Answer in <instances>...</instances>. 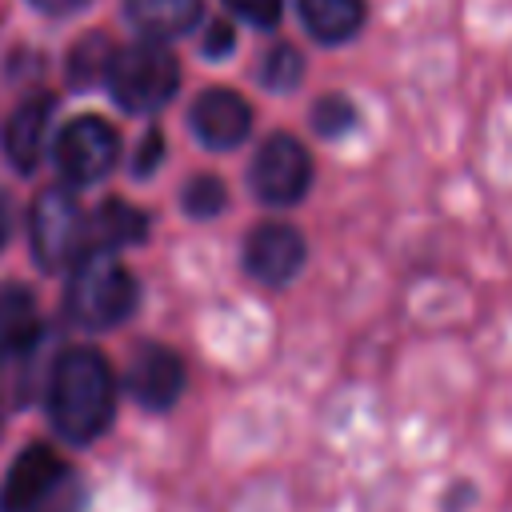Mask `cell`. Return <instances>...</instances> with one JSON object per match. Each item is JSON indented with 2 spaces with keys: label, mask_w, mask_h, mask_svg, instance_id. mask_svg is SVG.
Segmentation results:
<instances>
[{
  "label": "cell",
  "mask_w": 512,
  "mask_h": 512,
  "mask_svg": "<svg viewBox=\"0 0 512 512\" xmlns=\"http://www.w3.org/2000/svg\"><path fill=\"white\" fill-rule=\"evenodd\" d=\"M112 100L124 112H156L164 108L180 88V64L164 44H128L116 48V60L108 68Z\"/></svg>",
  "instance_id": "cell-3"
},
{
  "label": "cell",
  "mask_w": 512,
  "mask_h": 512,
  "mask_svg": "<svg viewBox=\"0 0 512 512\" xmlns=\"http://www.w3.org/2000/svg\"><path fill=\"white\" fill-rule=\"evenodd\" d=\"M28 240H32V256L40 268H48V272L68 268V264L76 268L88 256L84 252L88 220H84L76 192H68V188L40 192L32 204V216H28Z\"/></svg>",
  "instance_id": "cell-4"
},
{
  "label": "cell",
  "mask_w": 512,
  "mask_h": 512,
  "mask_svg": "<svg viewBox=\"0 0 512 512\" xmlns=\"http://www.w3.org/2000/svg\"><path fill=\"white\" fill-rule=\"evenodd\" d=\"M356 124V108L344 100V96H324L312 104V128L320 136H340Z\"/></svg>",
  "instance_id": "cell-19"
},
{
  "label": "cell",
  "mask_w": 512,
  "mask_h": 512,
  "mask_svg": "<svg viewBox=\"0 0 512 512\" xmlns=\"http://www.w3.org/2000/svg\"><path fill=\"white\" fill-rule=\"evenodd\" d=\"M36 340H40L36 296L28 288H20V284H4L0 288V364L32 352Z\"/></svg>",
  "instance_id": "cell-12"
},
{
  "label": "cell",
  "mask_w": 512,
  "mask_h": 512,
  "mask_svg": "<svg viewBox=\"0 0 512 512\" xmlns=\"http://www.w3.org/2000/svg\"><path fill=\"white\" fill-rule=\"evenodd\" d=\"M52 112H56V100L48 92H36L24 104H16V112L8 116V124H4V152H8V164L16 172H32L40 164Z\"/></svg>",
  "instance_id": "cell-11"
},
{
  "label": "cell",
  "mask_w": 512,
  "mask_h": 512,
  "mask_svg": "<svg viewBox=\"0 0 512 512\" xmlns=\"http://www.w3.org/2000/svg\"><path fill=\"white\" fill-rule=\"evenodd\" d=\"M128 20L152 40H176L200 24V0H124Z\"/></svg>",
  "instance_id": "cell-13"
},
{
  "label": "cell",
  "mask_w": 512,
  "mask_h": 512,
  "mask_svg": "<svg viewBox=\"0 0 512 512\" xmlns=\"http://www.w3.org/2000/svg\"><path fill=\"white\" fill-rule=\"evenodd\" d=\"M88 232L96 236L100 252H116L128 244H140L148 236V216L140 208H132L128 200H104L88 224Z\"/></svg>",
  "instance_id": "cell-15"
},
{
  "label": "cell",
  "mask_w": 512,
  "mask_h": 512,
  "mask_svg": "<svg viewBox=\"0 0 512 512\" xmlns=\"http://www.w3.org/2000/svg\"><path fill=\"white\" fill-rule=\"evenodd\" d=\"M52 156H56V168L64 172L68 184H96L116 168L120 136L100 116H76L60 128Z\"/></svg>",
  "instance_id": "cell-6"
},
{
  "label": "cell",
  "mask_w": 512,
  "mask_h": 512,
  "mask_svg": "<svg viewBox=\"0 0 512 512\" xmlns=\"http://www.w3.org/2000/svg\"><path fill=\"white\" fill-rule=\"evenodd\" d=\"M296 12L320 44H344L364 24V0H296Z\"/></svg>",
  "instance_id": "cell-14"
},
{
  "label": "cell",
  "mask_w": 512,
  "mask_h": 512,
  "mask_svg": "<svg viewBox=\"0 0 512 512\" xmlns=\"http://www.w3.org/2000/svg\"><path fill=\"white\" fill-rule=\"evenodd\" d=\"M224 200H228V192H224V184L216 176H192L184 184V196H180V204H184V212L192 220H212L224 208Z\"/></svg>",
  "instance_id": "cell-18"
},
{
  "label": "cell",
  "mask_w": 512,
  "mask_h": 512,
  "mask_svg": "<svg viewBox=\"0 0 512 512\" xmlns=\"http://www.w3.org/2000/svg\"><path fill=\"white\" fill-rule=\"evenodd\" d=\"M232 48H236V32L224 20H216L208 28V36H204V56H228Z\"/></svg>",
  "instance_id": "cell-21"
},
{
  "label": "cell",
  "mask_w": 512,
  "mask_h": 512,
  "mask_svg": "<svg viewBox=\"0 0 512 512\" xmlns=\"http://www.w3.org/2000/svg\"><path fill=\"white\" fill-rule=\"evenodd\" d=\"M112 60H116L112 40L100 36V32H92V36H84V40L68 52V80L80 84V88H88V84H96V80H108Z\"/></svg>",
  "instance_id": "cell-16"
},
{
  "label": "cell",
  "mask_w": 512,
  "mask_h": 512,
  "mask_svg": "<svg viewBox=\"0 0 512 512\" xmlns=\"http://www.w3.org/2000/svg\"><path fill=\"white\" fill-rule=\"evenodd\" d=\"M300 76H304V60L292 44H276V48L264 52V60H260V84L264 88L288 92V88L300 84Z\"/></svg>",
  "instance_id": "cell-17"
},
{
  "label": "cell",
  "mask_w": 512,
  "mask_h": 512,
  "mask_svg": "<svg viewBox=\"0 0 512 512\" xmlns=\"http://www.w3.org/2000/svg\"><path fill=\"white\" fill-rule=\"evenodd\" d=\"M4 236H8V220H4V212H0V244H4Z\"/></svg>",
  "instance_id": "cell-24"
},
{
  "label": "cell",
  "mask_w": 512,
  "mask_h": 512,
  "mask_svg": "<svg viewBox=\"0 0 512 512\" xmlns=\"http://www.w3.org/2000/svg\"><path fill=\"white\" fill-rule=\"evenodd\" d=\"M32 8H40V12H48V16H68V12H76V8H84L88 0H28Z\"/></svg>",
  "instance_id": "cell-23"
},
{
  "label": "cell",
  "mask_w": 512,
  "mask_h": 512,
  "mask_svg": "<svg viewBox=\"0 0 512 512\" xmlns=\"http://www.w3.org/2000/svg\"><path fill=\"white\" fill-rule=\"evenodd\" d=\"M160 156H164V140H160V132H148L144 136V144H140V152H136V176H148L156 164H160Z\"/></svg>",
  "instance_id": "cell-22"
},
{
  "label": "cell",
  "mask_w": 512,
  "mask_h": 512,
  "mask_svg": "<svg viewBox=\"0 0 512 512\" xmlns=\"http://www.w3.org/2000/svg\"><path fill=\"white\" fill-rule=\"evenodd\" d=\"M136 276L112 252H88L68 280L64 308L80 328H116L136 312Z\"/></svg>",
  "instance_id": "cell-2"
},
{
  "label": "cell",
  "mask_w": 512,
  "mask_h": 512,
  "mask_svg": "<svg viewBox=\"0 0 512 512\" xmlns=\"http://www.w3.org/2000/svg\"><path fill=\"white\" fill-rule=\"evenodd\" d=\"M304 256H308V248H304V236L292 228V224H260L252 236H248V244H244V264H248V272L260 280V284H272V288H280V284H288L300 268H304Z\"/></svg>",
  "instance_id": "cell-10"
},
{
  "label": "cell",
  "mask_w": 512,
  "mask_h": 512,
  "mask_svg": "<svg viewBox=\"0 0 512 512\" xmlns=\"http://www.w3.org/2000/svg\"><path fill=\"white\" fill-rule=\"evenodd\" d=\"M236 16H244L248 24H256V28H272L276 20H280V12H284V0H224Z\"/></svg>",
  "instance_id": "cell-20"
},
{
  "label": "cell",
  "mask_w": 512,
  "mask_h": 512,
  "mask_svg": "<svg viewBox=\"0 0 512 512\" xmlns=\"http://www.w3.org/2000/svg\"><path fill=\"white\" fill-rule=\"evenodd\" d=\"M132 400L140 408H152V412H164L180 400L184 392V360L164 348V344H144L132 364H128V376H124Z\"/></svg>",
  "instance_id": "cell-9"
},
{
  "label": "cell",
  "mask_w": 512,
  "mask_h": 512,
  "mask_svg": "<svg viewBox=\"0 0 512 512\" xmlns=\"http://www.w3.org/2000/svg\"><path fill=\"white\" fill-rule=\"evenodd\" d=\"M248 180L264 204H296L312 184V156L296 136L276 132L256 148Z\"/></svg>",
  "instance_id": "cell-7"
},
{
  "label": "cell",
  "mask_w": 512,
  "mask_h": 512,
  "mask_svg": "<svg viewBox=\"0 0 512 512\" xmlns=\"http://www.w3.org/2000/svg\"><path fill=\"white\" fill-rule=\"evenodd\" d=\"M68 488V468L48 444H28L8 464V476L0 484V508L4 512H52Z\"/></svg>",
  "instance_id": "cell-5"
},
{
  "label": "cell",
  "mask_w": 512,
  "mask_h": 512,
  "mask_svg": "<svg viewBox=\"0 0 512 512\" xmlns=\"http://www.w3.org/2000/svg\"><path fill=\"white\" fill-rule=\"evenodd\" d=\"M188 124L204 148L224 152V148H236L252 132V108L232 88H208L188 108Z\"/></svg>",
  "instance_id": "cell-8"
},
{
  "label": "cell",
  "mask_w": 512,
  "mask_h": 512,
  "mask_svg": "<svg viewBox=\"0 0 512 512\" xmlns=\"http://www.w3.org/2000/svg\"><path fill=\"white\" fill-rule=\"evenodd\" d=\"M48 416L52 428L72 444H88L112 424L116 380L96 348H68L56 356L48 380Z\"/></svg>",
  "instance_id": "cell-1"
}]
</instances>
